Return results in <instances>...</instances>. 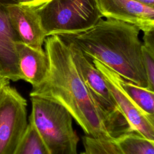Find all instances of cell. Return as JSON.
Segmentation results:
<instances>
[{
  "instance_id": "cell-1",
  "label": "cell",
  "mask_w": 154,
  "mask_h": 154,
  "mask_svg": "<svg viewBox=\"0 0 154 154\" xmlns=\"http://www.w3.org/2000/svg\"><path fill=\"white\" fill-rule=\"evenodd\" d=\"M44 43L49 72L41 84L32 87L29 96L62 105L87 135L111 139L102 116L76 69L67 43L58 35L46 37Z\"/></svg>"
},
{
  "instance_id": "cell-2",
  "label": "cell",
  "mask_w": 154,
  "mask_h": 154,
  "mask_svg": "<svg viewBox=\"0 0 154 154\" xmlns=\"http://www.w3.org/2000/svg\"><path fill=\"white\" fill-rule=\"evenodd\" d=\"M139 32L132 24L106 18L100 19L85 32L60 37L75 44L87 57L98 60L125 79L148 88Z\"/></svg>"
},
{
  "instance_id": "cell-3",
  "label": "cell",
  "mask_w": 154,
  "mask_h": 154,
  "mask_svg": "<svg viewBox=\"0 0 154 154\" xmlns=\"http://www.w3.org/2000/svg\"><path fill=\"white\" fill-rule=\"evenodd\" d=\"M29 123L34 126L51 154H78V137L72 117L60 103L39 96H30Z\"/></svg>"
},
{
  "instance_id": "cell-4",
  "label": "cell",
  "mask_w": 154,
  "mask_h": 154,
  "mask_svg": "<svg viewBox=\"0 0 154 154\" xmlns=\"http://www.w3.org/2000/svg\"><path fill=\"white\" fill-rule=\"evenodd\" d=\"M35 8L46 37L82 33L103 17L98 0H48Z\"/></svg>"
},
{
  "instance_id": "cell-5",
  "label": "cell",
  "mask_w": 154,
  "mask_h": 154,
  "mask_svg": "<svg viewBox=\"0 0 154 154\" xmlns=\"http://www.w3.org/2000/svg\"><path fill=\"white\" fill-rule=\"evenodd\" d=\"M66 42L69 47L76 69L102 116L111 139L116 140L125 134L133 132L115 102L100 72L78 47L72 42Z\"/></svg>"
},
{
  "instance_id": "cell-6",
  "label": "cell",
  "mask_w": 154,
  "mask_h": 154,
  "mask_svg": "<svg viewBox=\"0 0 154 154\" xmlns=\"http://www.w3.org/2000/svg\"><path fill=\"white\" fill-rule=\"evenodd\" d=\"M27 103L17 90L5 84L0 89V154H14L27 126Z\"/></svg>"
},
{
  "instance_id": "cell-7",
  "label": "cell",
  "mask_w": 154,
  "mask_h": 154,
  "mask_svg": "<svg viewBox=\"0 0 154 154\" xmlns=\"http://www.w3.org/2000/svg\"><path fill=\"white\" fill-rule=\"evenodd\" d=\"M92 61L102 75L115 102L132 131L154 141V118L144 114L123 91L119 82V74L98 60Z\"/></svg>"
},
{
  "instance_id": "cell-8",
  "label": "cell",
  "mask_w": 154,
  "mask_h": 154,
  "mask_svg": "<svg viewBox=\"0 0 154 154\" xmlns=\"http://www.w3.org/2000/svg\"><path fill=\"white\" fill-rule=\"evenodd\" d=\"M10 23L19 40L36 50H43L45 33L35 7L17 2L6 3Z\"/></svg>"
},
{
  "instance_id": "cell-9",
  "label": "cell",
  "mask_w": 154,
  "mask_h": 154,
  "mask_svg": "<svg viewBox=\"0 0 154 154\" xmlns=\"http://www.w3.org/2000/svg\"><path fill=\"white\" fill-rule=\"evenodd\" d=\"M103 17L123 21L143 32L154 29V7L134 0H98Z\"/></svg>"
},
{
  "instance_id": "cell-10",
  "label": "cell",
  "mask_w": 154,
  "mask_h": 154,
  "mask_svg": "<svg viewBox=\"0 0 154 154\" xmlns=\"http://www.w3.org/2000/svg\"><path fill=\"white\" fill-rule=\"evenodd\" d=\"M5 5L0 0V73L3 78L17 81L21 79L15 43L20 40L10 23Z\"/></svg>"
},
{
  "instance_id": "cell-11",
  "label": "cell",
  "mask_w": 154,
  "mask_h": 154,
  "mask_svg": "<svg viewBox=\"0 0 154 154\" xmlns=\"http://www.w3.org/2000/svg\"><path fill=\"white\" fill-rule=\"evenodd\" d=\"M15 47L20 79L30 83L32 87L38 85L45 79L49 69L45 51L34 49L20 40L16 42Z\"/></svg>"
},
{
  "instance_id": "cell-12",
  "label": "cell",
  "mask_w": 154,
  "mask_h": 154,
  "mask_svg": "<svg viewBox=\"0 0 154 154\" xmlns=\"http://www.w3.org/2000/svg\"><path fill=\"white\" fill-rule=\"evenodd\" d=\"M119 82L123 91L147 116L154 118V91L125 79L119 75Z\"/></svg>"
},
{
  "instance_id": "cell-13",
  "label": "cell",
  "mask_w": 154,
  "mask_h": 154,
  "mask_svg": "<svg viewBox=\"0 0 154 154\" xmlns=\"http://www.w3.org/2000/svg\"><path fill=\"white\" fill-rule=\"evenodd\" d=\"M114 141L122 154H154V141L137 132L125 134Z\"/></svg>"
},
{
  "instance_id": "cell-14",
  "label": "cell",
  "mask_w": 154,
  "mask_h": 154,
  "mask_svg": "<svg viewBox=\"0 0 154 154\" xmlns=\"http://www.w3.org/2000/svg\"><path fill=\"white\" fill-rule=\"evenodd\" d=\"M14 154H51L35 128L28 124L25 134Z\"/></svg>"
},
{
  "instance_id": "cell-15",
  "label": "cell",
  "mask_w": 154,
  "mask_h": 154,
  "mask_svg": "<svg viewBox=\"0 0 154 154\" xmlns=\"http://www.w3.org/2000/svg\"><path fill=\"white\" fill-rule=\"evenodd\" d=\"M82 143L85 154H122L115 141L110 138L85 135Z\"/></svg>"
},
{
  "instance_id": "cell-16",
  "label": "cell",
  "mask_w": 154,
  "mask_h": 154,
  "mask_svg": "<svg viewBox=\"0 0 154 154\" xmlns=\"http://www.w3.org/2000/svg\"><path fill=\"white\" fill-rule=\"evenodd\" d=\"M142 57L147 79L148 88L154 91V55L151 54L142 45Z\"/></svg>"
},
{
  "instance_id": "cell-17",
  "label": "cell",
  "mask_w": 154,
  "mask_h": 154,
  "mask_svg": "<svg viewBox=\"0 0 154 154\" xmlns=\"http://www.w3.org/2000/svg\"><path fill=\"white\" fill-rule=\"evenodd\" d=\"M143 35V46L152 55H154V29L145 31Z\"/></svg>"
},
{
  "instance_id": "cell-18",
  "label": "cell",
  "mask_w": 154,
  "mask_h": 154,
  "mask_svg": "<svg viewBox=\"0 0 154 154\" xmlns=\"http://www.w3.org/2000/svg\"><path fill=\"white\" fill-rule=\"evenodd\" d=\"M14 1L20 3L26 4L34 7H38L42 5L43 3L47 1L46 0H14Z\"/></svg>"
},
{
  "instance_id": "cell-19",
  "label": "cell",
  "mask_w": 154,
  "mask_h": 154,
  "mask_svg": "<svg viewBox=\"0 0 154 154\" xmlns=\"http://www.w3.org/2000/svg\"><path fill=\"white\" fill-rule=\"evenodd\" d=\"M134 1H137L138 2H140L149 6L154 7V0H134Z\"/></svg>"
},
{
  "instance_id": "cell-20",
  "label": "cell",
  "mask_w": 154,
  "mask_h": 154,
  "mask_svg": "<svg viewBox=\"0 0 154 154\" xmlns=\"http://www.w3.org/2000/svg\"><path fill=\"white\" fill-rule=\"evenodd\" d=\"M8 82H9V80L3 78H0V89L5 84H6Z\"/></svg>"
},
{
  "instance_id": "cell-21",
  "label": "cell",
  "mask_w": 154,
  "mask_h": 154,
  "mask_svg": "<svg viewBox=\"0 0 154 154\" xmlns=\"http://www.w3.org/2000/svg\"><path fill=\"white\" fill-rule=\"evenodd\" d=\"M80 154H85V152H82V153H81Z\"/></svg>"
},
{
  "instance_id": "cell-22",
  "label": "cell",
  "mask_w": 154,
  "mask_h": 154,
  "mask_svg": "<svg viewBox=\"0 0 154 154\" xmlns=\"http://www.w3.org/2000/svg\"><path fill=\"white\" fill-rule=\"evenodd\" d=\"M0 78H2V77L1 76V73H0Z\"/></svg>"
},
{
  "instance_id": "cell-23",
  "label": "cell",
  "mask_w": 154,
  "mask_h": 154,
  "mask_svg": "<svg viewBox=\"0 0 154 154\" xmlns=\"http://www.w3.org/2000/svg\"><path fill=\"white\" fill-rule=\"evenodd\" d=\"M46 1H48V0H46Z\"/></svg>"
}]
</instances>
